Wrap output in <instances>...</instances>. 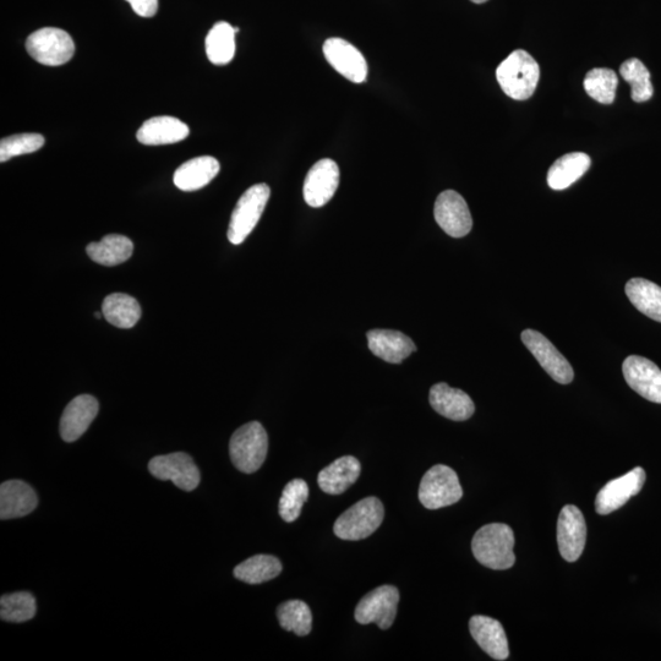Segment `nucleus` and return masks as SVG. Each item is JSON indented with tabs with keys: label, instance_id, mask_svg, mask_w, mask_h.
Returning <instances> with one entry per match:
<instances>
[{
	"label": "nucleus",
	"instance_id": "1a4fd4ad",
	"mask_svg": "<svg viewBox=\"0 0 661 661\" xmlns=\"http://www.w3.org/2000/svg\"><path fill=\"white\" fill-rule=\"evenodd\" d=\"M522 342L534 355L551 379L562 385L571 384L575 373L570 363L542 333L534 330L522 332Z\"/></svg>",
	"mask_w": 661,
	"mask_h": 661
},
{
	"label": "nucleus",
	"instance_id": "c9c22d12",
	"mask_svg": "<svg viewBox=\"0 0 661 661\" xmlns=\"http://www.w3.org/2000/svg\"><path fill=\"white\" fill-rule=\"evenodd\" d=\"M45 145L41 134H19L9 136L0 142V162H7L13 157L34 154Z\"/></svg>",
	"mask_w": 661,
	"mask_h": 661
},
{
	"label": "nucleus",
	"instance_id": "6e6552de",
	"mask_svg": "<svg viewBox=\"0 0 661 661\" xmlns=\"http://www.w3.org/2000/svg\"><path fill=\"white\" fill-rule=\"evenodd\" d=\"M400 592L393 586H381L366 594L355 609V620L360 625L376 624L389 630L395 622Z\"/></svg>",
	"mask_w": 661,
	"mask_h": 661
},
{
	"label": "nucleus",
	"instance_id": "6ab92c4d",
	"mask_svg": "<svg viewBox=\"0 0 661 661\" xmlns=\"http://www.w3.org/2000/svg\"><path fill=\"white\" fill-rule=\"evenodd\" d=\"M429 401L435 412L455 422H464L475 411L472 398L466 392L452 389L445 382L431 387Z\"/></svg>",
	"mask_w": 661,
	"mask_h": 661
},
{
	"label": "nucleus",
	"instance_id": "9d476101",
	"mask_svg": "<svg viewBox=\"0 0 661 661\" xmlns=\"http://www.w3.org/2000/svg\"><path fill=\"white\" fill-rule=\"evenodd\" d=\"M435 220L442 231L453 238L466 237L472 231L473 220L466 200L457 191L446 190L436 199Z\"/></svg>",
	"mask_w": 661,
	"mask_h": 661
},
{
	"label": "nucleus",
	"instance_id": "0eeeda50",
	"mask_svg": "<svg viewBox=\"0 0 661 661\" xmlns=\"http://www.w3.org/2000/svg\"><path fill=\"white\" fill-rule=\"evenodd\" d=\"M26 49L36 62L59 67L74 57L75 43L67 31L45 27L27 38Z\"/></svg>",
	"mask_w": 661,
	"mask_h": 661
},
{
	"label": "nucleus",
	"instance_id": "f704fd0d",
	"mask_svg": "<svg viewBox=\"0 0 661 661\" xmlns=\"http://www.w3.org/2000/svg\"><path fill=\"white\" fill-rule=\"evenodd\" d=\"M309 497V486L303 479H294L284 488L280 499V516L287 523L298 520Z\"/></svg>",
	"mask_w": 661,
	"mask_h": 661
},
{
	"label": "nucleus",
	"instance_id": "39448f33",
	"mask_svg": "<svg viewBox=\"0 0 661 661\" xmlns=\"http://www.w3.org/2000/svg\"><path fill=\"white\" fill-rule=\"evenodd\" d=\"M270 196L271 189L264 183L255 184L245 191L232 213L231 222H229V242L239 245L249 237V234L258 225Z\"/></svg>",
	"mask_w": 661,
	"mask_h": 661
},
{
	"label": "nucleus",
	"instance_id": "58836bf2",
	"mask_svg": "<svg viewBox=\"0 0 661 661\" xmlns=\"http://www.w3.org/2000/svg\"><path fill=\"white\" fill-rule=\"evenodd\" d=\"M96 318L100 319L101 318V313H96Z\"/></svg>",
	"mask_w": 661,
	"mask_h": 661
},
{
	"label": "nucleus",
	"instance_id": "72a5a7b5",
	"mask_svg": "<svg viewBox=\"0 0 661 661\" xmlns=\"http://www.w3.org/2000/svg\"><path fill=\"white\" fill-rule=\"evenodd\" d=\"M35 615L36 600L30 593L7 594L0 599V617L5 622L21 624V622L34 619Z\"/></svg>",
	"mask_w": 661,
	"mask_h": 661
},
{
	"label": "nucleus",
	"instance_id": "f03ea898",
	"mask_svg": "<svg viewBox=\"0 0 661 661\" xmlns=\"http://www.w3.org/2000/svg\"><path fill=\"white\" fill-rule=\"evenodd\" d=\"M502 91L516 101H526L537 90L540 68L537 60L522 49L512 52L496 70Z\"/></svg>",
	"mask_w": 661,
	"mask_h": 661
},
{
	"label": "nucleus",
	"instance_id": "473e14b6",
	"mask_svg": "<svg viewBox=\"0 0 661 661\" xmlns=\"http://www.w3.org/2000/svg\"><path fill=\"white\" fill-rule=\"evenodd\" d=\"M620 74L631 85L632 100L637 103L647 102L654 95L650 73L641 60L632 58L621 65Z\"/></svg>",
	"mask_w": 661,
	"mask_h": 661
},
{
	"label": "nucleus",
	"instance_id": "412c9836",
	"mask_svg": "<svg viewBox=\"0 0 661 661\" xmlns=\"http://www.w3.org/2000/svg\"><path fill=\"white\" fill-rule=\"evenodd\" d=\"M37 504L35 490L21 480H9L0 486V518L3 521L30 515Z\"/></svg>",
	"mask_w": 661,
	"mask_h": 661
},
{
	"label": "nucleus",
	"instance_id": "7c9ffc66",
	"mask_svg": "<svg viewBox=\"0 0 661 661\" xmlns=\"http://www.w3.org/2000/svg\"><path fill=\"white\" fill-rule=\"evenodd\" d=\"M277 619L283 630L292 631L300 637L308 636L313 626V614L302 600H288L278 606Z\"/></svg>",
	"mask_w": 661,
	"mask_h": 661
},
{
	"label": "nucleus",
	"instance_id": "9b49d317",
	"mask_svg": "<svg viewBox=\"0 0 661 661\" xmlns=\"http://www.w3.org/2000/svg\"><path fill=\"white\" fill-rule=\"evenodd\" d=\"M149 471L155 478L171 480L184 491H193L200 484L199 468L193 458L184 452L152 458L149 463Z\"/></svg>",
	"mask_w": 661,
	"mask_h": 661
},
{
	"label": "nucleus",
	"instance_id": "4468645a",
	"mask_svg": "<svg viewBox=\"0 0 661 661\" xmlns=\"http://www.w3.org/2000/svg\"><path fill=\"white\" fill-rule=\"evenodd\" d=\"M340 168L335 161L325 158L316 162L305 178L303 194L304 200L311 207L325 206L340 185Z\"/></svg>",
	"mask_w": 661,
	"mask_h": 661
},
{
	"label": "nucleus",
	"instance_id": "423d86ee",
	"mask_svg": "<svg viewBox=\"0 0 661 661\" xmlns=\"http://www.w3.org/2000/svg\"><path fill=\"white\" fill-rule=\"evenodd\" d=\"M462 496L463 490L457 473L444 464L430 468L419 486V500L428 510L455 505Z\"/></svg>",
	"mask_w": 661,
	"mask_h": 661
},
{
	"label": "nucleus",
	"instance_id": "f257e3e1",
	"mask_svg": "<svg viewBox=\"0 0 661 661\" xmlns=\"http://www.w3.org/2000/svg\"><path fill=\"white\" fill-rule=\"evenodd\" d=\"M515 534L504 523H491L475 533L472 550L475 559L491 570H508L516 562Z\"/></svg>",
	"mask_w": 661,
	"mask_h": 661
},
{
	"label": "nucleus",
	"instance_id": "4c0bfd02",
	"mask_svg": "<svg viewBox=\"0 0 661 661\" xmlns=\"http://www.w3.org/2000/svg\"><path fill=\"white\" fill-rule=\"evenodd\" d=\"M471 2H473L475 4H483L485 2H488V0H471Z\"/></svg>",
	"mask_w": 661,
	"mask_h": 661
},
{
	"label": "nucleus",
	"instance_id": "b1692460",
	"mask_svg": "<svg viewBox=\"0 0 661 661\" xmlns=\"http://www.w3.org/2000/svg\"><path fill=\"white\" fill-rule=\"evenodd\" d=\"M220 163L211 156H202L185 162L174 173V184L183 191H195L206 187L220 172Z\"/></svg>",
	"mask_w": 661,
	"mask_h": 661
},
{
	"label": "nucleus",
	"instance_id": "aec40b11",
	"mask_svg": "<svg viewBox=\"0 0 661 661\" xmlns=\"http://www.w3.org/2000/svg\"><path fill=\"white\" fill-rule=\"evenodd\" d=\"M366 336L370 351L387 363L400 364L417 351L411 338L400 331L371 330Z\"/></svg>",
	"mask_w": 661,
	"mask_h": 661
},
{
	"label": "nucleus",
	"instance_id": "f8f14e48",
	"mask_svg": "<svg viewBox=\"0 0 661 661\" xmlns=\"http://www.w3.org/2000/svg\"><path fill=\"white\" fill-rule=\"evenodd\" d=\"M587 542V524L579 508L567 505L562 508L557 522V544L564 560L575 562L581 557Z\"/></svg>",
	"mask_w": 661,
	"mask_h": 661
},
{
	"label": "nucleus",
	"instance_id": "4be33fe9",
	"mask_svg": "<svg viewBox=\"0 0 661 661\" xmlns=\"http://www.w3.org/2000/svg\"><path fill=\"white\" fill-rule=\"evenodd\" d=\"M187 124L174 117L162 116L146 120L136 134V139L147 146L177 144L188 138Z\"/></svg>",
	"mask_w": 661,
	"mask_h": 661
},
{
	"label": "nucleus",
	"instance_id": "a211bd4d",
	"mask_svg": "<svg viewBox=\"0 0 661 661\" xmlns=\"http://www.w3.org/2000/svg\"><path fill=\"white\" fill-rule=\"evenodd\" d=\"M469 631L489 657L499 661L510 657L506 632L501 622L489 616H473L469 621Z\"/></svg>",
	"mask_w": 661,
	"mask_h": 661
},
{
	"label": "nucleus",
	"instance_id": "393cba45",
	"mask_svg": "<svg viewBox=\"0 0 661 661\" xmlns=\"http://www.w3.org/2000/svg\"><path fill=\"white\" fill-rule=\"evenodd\" d=\"M591 163V157L583 152H572V154L562 156L549 169V187L554 190L570 188L588 172Z\"/></svg>",
	"mask_w": 661,
	"mask_h": 661
},
{
	"label": "nucleus",
	"instance_id": "ddd939ff",
	"mask_svg": "<svg viewBox=\"0 0 661 661\" xmlns=\"http://www.w3.org/2000/svg\"><path fill=\"white\" fill-rule=\"evenodd\" d=\"M646 472L641 467L632 469L630 473L611 480L599 491L595 499V510L599 515H610L626 505L631 497L639 494L646 483Z\"/></svg>",
	"mask_w": 661,
	"mask_h": 661
},
{
	"label": "nucleus",
	"instance_id": "dca6fc26",
	"mask_svg": "<svg viewBox=\"0 0 661 661\" xmlns=\"http://www.w3.org/2000/svg\"><path fill=\"white\" fill-rule=\"evenodd\" d=\"M628 386L638 395L654 403H661V370L649 359L631 355L622 365Z\"/></svg>",
	"mask_w": 661,
	"mask_h": 661
},
{
	"label": "nucleus",
	"instance_id": "f3484780",
	"mask_svg": "<svg viewBox=\"0 0 661 661\" xmlns=\"http://www.w3.org/2000/svg\"><path fill=\"white\" fill-rule=\"evenodd\" d=\"M98 402L95 397L81 395L74 398L64 409L60 419V436L67 442L79 440L86 433L98 414Z\"/></svg>",
	"mask_w": 661,
	"mask_h": 661
},
{
	"label": "nucleus",
	"instance_id": "20e7f679",
	"mask_svg": "<svg viewBox=\"0 0 661 661\" xmlns=\"http://www.w3.org/2000/svg\"><path fill=\"white\" fill-rule=\"evenodd\" d=\"M385 508L378 497H366L337 518L333 532L342 540H362L378 531Z\"/></svg>",
	"mask_w": 661,
	"mask_h": 661
},
{
	"label": "nucleus",
	"instance_id": "7ed1b4c3",
	"mask_svg": "<svg viewBox=\"0 0 661 661\" xmlns=\"http://www.w3.org/2000/svg\"><path fill=\"white\" fill-rule=\"evenodd\" d=\"M269 451V436L259 422L239 428L229 442V456L238 471L251 474L259 471Z\"/></svg>",
	"mask_w": 661,
	"mask_h": 661
},
{
	"label": "nucleus",
	"instance_id": "e433bc0d",
	"mask_svg": "<svg viewBox=\"0 0 661 661\" xmlns=\"http://www.w3.org/2000/svg\"><path fill=\"white\" fill-rule=\"evenodd\" d=\"M127 2L142 18H154L158 12V0H127Z\"/></svg>",
	"mask_w": 661,
	"mask_h": 661
},
{
	"label": "nucleus",
	"instance_id": "cd10ccee",
	"mask_svg": "<svg viewBox=\"0 0 661 661\" xmlns=\"http://www.w3.org/2000/svg\"><path fill=\"white\" fill-rule=\"evenodd\" d=\"M626 296L635 308L648 318L661 322V287L658 284L632 278L626 284Z\"/></svg>",
	"mask_w": 661,
	"mask_h": 661
},
{
	"label": "nucleus",
	"instance_id": "2f4dec72",
	"mask_svg": "<svg viewBox=\"0 0 661 661\" xmlns=\"http://www.w3.org/2000/svg\"><path fill=\"white\" fill-rule=\"evenodd\" d=\"M619 79L614 70L597 68L589 71L584 79V90L602 105H611L616 98Z\"/></svg>",
	"mask_w": 661,
	"mask_h": 661
},
{
	"label": "nucleus",
	"instance_id": "5701e85b",
	"mask_svg": "<svg viewBox=\"0 0 661 661\" xmlns=\"http://www.w3.org/2000/svg\"><path fill=\"white\" fill-rule=\"evenodd\" d=\"M362 466L357 458L344 456L322 469L318 477L320 489L326 494L340 495L357 482Z\"/></svg>",
	"mask_w": 661,
	"mask_h": 661
},
{
	"label": "nucleus",
	"instance_id": "2eb2a0df",
	"mask_svg": "<svg viewBox=\"0 0 661 661\" xmlns=\"http://www.w3.org/2000/svg\"><path fill=\"white\" fill-rule=\"evenodd\" d=\"M327 62L344 78L355 84H363L368 78V63L352 43L342 38H330L324 43Z\"/></svg>",
	"mask_w": 661,
	"mask_h": 661
},
{
	"label": "nucleus",
	"instance_id": "bb28decb",
	"mask_svg": "<svg viewBox=\"0 0 661 661\" xmlns=\"http://www.w3.org/2000/svg\"><path fill=\"white\" fill-rule=\"evenodd\" d=\"M141 307L135 298L124 293H113L103 300L102 315L118 329H131L141 318Z\"/></svg>",
	"mask_w": 661,
	"mask_h": 661
},
{
	"label": "nucleus",
	"instance_id": "a878e982",
	"mask_svg": "<svg viewBox=\"0 0 661 661\" xmlns=\"http://www.w3.org/2000/svg\"><path fill=\"white\" fill-rule=\"evenodd\" d=\"M134 244L120 234H109L101 242L87 245L86 253L92 261L103 266H117L133 255Z\"/></svg>",
	"mask_w": 661,
	"mask_h": 661
},
{
	"label": "nucleus",
	"instance_id": "c85d7f7f",
	"mask_svg": "<svg viewBox=\"0 0 661 661\" xmlns=\"http://www.w3.org/2000/svg\"><path fill=\"white\" fill-rule=\"evenodd\" d=\"M236 34V29L226 21L213 25L205 41L207 58L212 64L232 62L236 54Z\"/></svg>",
	"mask_w": 661,
	"mask_h": 661
},
{
	"label": "nucleus",
	"instance_id": "c756f323",
	"mask_svg": "<svg viewBox=\"0 0 661 661\" xmlns=\"http://www.w3.org/2000/svg\"><path fill=\"white\" fill-rule=\"evenodd\" d=\"M282 572L281 561L271 555H256L234 568V577L249 584L271 581Z\"/></svg>",
	"mask_w": 661,
	"mask_h": 661
}]
</instances>
